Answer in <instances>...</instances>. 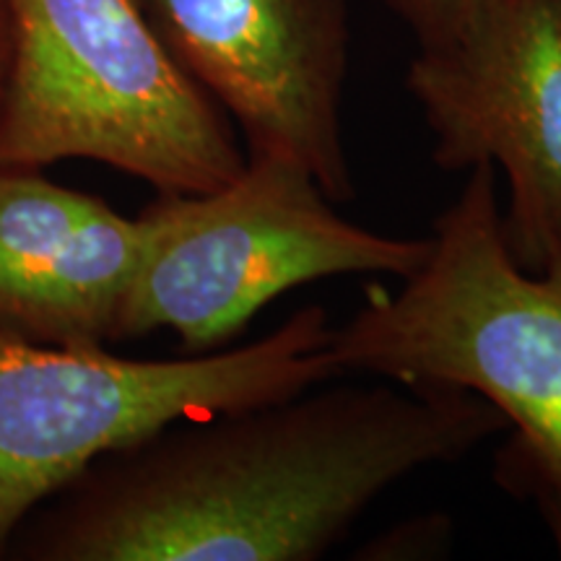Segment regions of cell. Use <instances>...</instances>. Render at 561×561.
Instances as JSON below:
<instances>
[{
    "mask_svg": "<svg viewBox=\"0 0 561 561\" xmlns=\"http://www.w3.org/2000/svg\"><path fill=\"white\" fill-rule=\"evenodd\" d=\"M409 26L419 47L442 45L471 21L479 0H385Z\"/></svg>",
    "mask_w": 561,
    "mask_h": 561,
    "instance_id": "10",
    "label": "cell"
},
{
    "mask_svg": "<svg viewBox=\"0 0 561 561\" xmlns=\"http://www.w3.org/2000/svg\"><path fill=\"white\" fill-rule=\"evenodd\" d=\"M405 87L434 164L502 167L510 252L541 271L561 244V0H479L455 37L419 47Z\"/></svg>",
    "mask_w": 561,
    "mask_h": 561,
    "instance_id": "6",
    "label": "cell"
},
{
    "mask_svg": "<svg viewBox=\"0 0 561 561\" xmlns=\"http://www.w3.org/2000/svg\"><path fill=\"white\" fill-rule=\"evenodd\" d=\"M13 66L0 170L68 159L159 195H201L244 170L229 115L182 70L140 0H11Z\"/></svg>",
    "mask_w": 561,
    "mask_h": 561,
    "instance_id": "3",
    "label": "cell"
},
{
    "mask_svg": "<svg viewBox=\"0 0 561 561\" xmlns=\"http://www.w3.org/2000/svg\"><path fill=\"white\" fill-rule=\"evenodd\" d=\"M333 385L167 424L32 510L5 559L314 561L398 481L507 430L468 390Z\"/></svg>",
    "mask_w": 561,
    "mask_h": 561,
    "instance_id": "1",
    "label": "cell"
},
{
    "mask_svg": "<svg viewBox=\"0 0 561 561\" xmlns=\"http://www.w3.org/2000/svg\"><path fill=\"white\" fill-rule=\"evenodd\" d=\"M453 525L445 515H424L396 525L364 546L362 559H434L450 549Z\"/></svg>",
    "mask_w": 561,
    "mask_h": 561,
    "instance_id": "9",
    "label": "cell"
},
{
    "mask_svg": "<svg viewBox=\"0 0 561 561\" xmlns=\"http://www.w3.org/2000/svg\"><path fill=\"white\" fill-rule=\"evenodd\" d=\"M172 58L240 125L248 157H284L328 201L354 198L343 91L346 0H140Z\"/></svg>",
    "mask_w": 561,
    "mask_h": 561,
    "instance_id": "7",
    "label": "cell"
},
{
    "mask_svg": "<svg viewBox=\"0 0 561 561\" xmlns=\"http://www.w3.org/2000/svg\"><path fill=\"white\" fill-rule=\"evenodd\" d=\"M144 252V221L39 170H0V333L102 346Z\"/></svg>",
    "mask_w": 561,
    "mask_h": 561,
    "instance_id": "8",
    "label": "cell"
},
{
    "mask_svg": "<svg viewBox=\"0 0 561 561\" xmlns=\"http://www.w3.org/2000/svg\"><path fill=\"white\" fill-rule=\"evenodd\" d=\"M325 307L265 339L191 359H125L104 346H45L0 333V559L32 510L117 447L210 413L346 377Z\"/></svg>",
    "mask_w": 561,
    "mask_h": 561,
    "instance_id": "4",
    "label": "cell"
},
{
    "mask_svg": "<svg viewBox=\"0 0 561 561\" xmlns=\"http://www.w3.org/2000/svg\"><path fill=\"white\" fill-rule=\"evenodd\" d=\"M494 164L432 224L424 265L401 291L369 289L333 325L341 369L403 385L468 390L515 430L500 455L507 489L536 500L561 549V244L541 271L510 252Z\"/></svg>",
    "mask_w": 561,
    "mask_h": 561,
    "instance_id": "2",
    "label": "cell"
},
{
    "mask_svg": "<svg viewBox=\"0 0 561 561\" xmlns=\"http://www.w3.org/2000/svg\"><path fill=\"white\" fill-rule=\"evenodd\" d=\"M13 66V13L11 0H0V110H3L5 89H9Z\"/></svg>",
    "mask_w": 561,
    "mask_h": 561,
    "instance_id": "11",
    "label": "cell"
},
{
    "mask_svg": "<svg viewBox=\"0 0 561 561\" xmlns=\"http://www.w3.org/2000/svg\"><path fill=\"white\" fill-rule=\"evenodd\" d=\"M138 216L144 252L115 341L172 331L191 354L221 348L294 286L346 273L409 278L432 250L430 237L346 221L312 174L284 157H248L227 185L159 195Z\"/></svg>",
    "mask_w": 561,
    "mask_h": 561,
    "instance_id": "5",
    "label": "cell"
}]
</instances>
